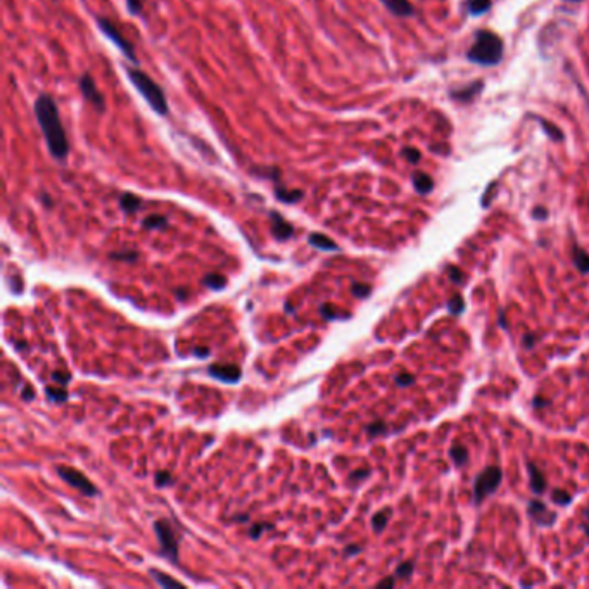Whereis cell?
<instances>
[{"label": "cell", "instance_id": "cell-50", "mask_svg": "<svg viewBox=\"0 0 589 589\" xmlns=\"http://www.w3.org/2000/svg\"><path fill=\"white\" fill-rule=\"evenodd\" d=\"M532 405H534V408H541V406H546V405H550V401H548V399H542V398H539V396H536V398H534V401H532Z\"/></svg>", "mask_w": 589, "mask_h": 589}, {"label": "cell", "instance_id": "cell-18", "mask_svg": "<svg viewBox=\"0 0 589 589\" xmlns=\"http://www.w3.org/2000/svg\"><path fill=\"white\" fill-rule=\"evenodd\" d=\"M251 173L259 176V178L272 180L274 184H280L282 182V171L278 166H254V168H251Z\"/></svg>", "mask_w": 589, "mask_h": 589}, {"label": "cell", "instance_id": "cell-51", "mask_svg": "<svg viewBox=\"0 0 589 589\" xmlns=\"http://www.w3.org/2000/svg\"><path fill=\"white\" fill-rule=\"evenodd\" d=\"M582 531H584L586 536H589V508H588V510H586L584 524H582Z\"/></svg>", "mask_w": 589, "mask_h": 589}, {"label": "cell", "instance_id": "cell-4", "mask_svg": "<svg viewBox=\"0 0 589 589\" xmlns=\"http://www.w3.org/2000/svg\"><path fill=\"white\" fill-rule=\"evenodd\" d=\"M95 23H97V28L101 29L102 35H104L106 38L111 40V43H115L116 47L119 49V52H121V54L125 56V58L128 59L130 62H133V64H139L137 52H135L133 43L130 42V40L126 38V36L123 35L121 32H119V28L111 21V19L104 18V16H97V18H95Z\"/></svg>", "mask_w": 589, "mask_h": 589}, {"label": "cell", "instance_id": "cell-27", "mask_svg": "<svg viewBox=\"0 0 589 589\" xmlns=\"http://www.w3.org/2000/svg\"><path fill=\"white\" fill-rule=\"evenodd\" d=\"M551 501L558 505V507H567L568 503H572V494L564 491V489H553L551 491Z\"/></svg>", "mask_w": 589, "mask_h": 589}, {"label": "cell", "instance_id": "cell-45", "mask_svg": "<svg viewBox=\"0 0 589 589\" xmlns=\"http://www.w3.org/2000/svg\"><path fill=\"white\" fill-rule=\"evenodd\" d=\"M522 341H524V342H522V344H524L525 349H531V348H534V346H536V335L525 334Z\"/></svg>", "mask_w": 589, "mask_h": 589}, {"label": "cell", "instance_id": "cell-23", "mask_svg": "<svg viewBox=\"0 0 589 589\" xmlns=\"http://www.w3.org/2000/svg\"><path fill=\"white\" fill-rule=\"evenodd\" d=\"M142 226L147 230H161V228L168 226V218L163 215H149L142 221Z\"/></svg>", "mask_w": 589, "mask_h": 589}, {"label": "cell", "instance_id": "cell-46", "mask_svg": "<svg viewBox=\"0 0 589 589\" xmlns=\"http://www.w3.org/2000/svg\"><path fill=\"white\" fill-rule=\"evenodd\" d=\"M532 216H534L536 219H546L548 218V211L544 208H541V206H539V208H536L534 211H532Z\"/></svg>", "mask_w": 589, "mask_h": 589}, {"label": "cell", "instance_id": "cell-43", "mask_svg": "<svg viewBox=\"0 0 589 589\" xmlns=\"http://www.w3.org/2000/svg\"><path fill=\"white\" fill-rule=\"evenodd\" d=\"M370 475V470L368 468H363V470H354L351 475H349V481L354 482V481H363L365 477H368Z\"/></svg>", "mask_w": 589, "mask_h": 589}, {"label": "cell", "instance_id": "cell-6", "mask_svg": "<svg viewBox=\"0 0 589 589\" xmlns=\"http://www.w3.org/2000/svg\"><path fill=\"white\" fill-rule=\"evenodd\" d=\"M154 532L161 544V555L168 558L171 564H178V541L173 532L171 525L166 518H159L154 522Z\"/></svg>", "mask_w": 589, "mask_h": 589}, {"label": "cell", "instance_id": "cell-41", "mask_svg": "<svg viewBox=\"0 0 589 589\" xmlns=\"http://www.w3.org/2000/svg\"><path fill=\"white\" fill-rule=\"evenodd\" d=\"M268 529H274V525L272 524H256V525H252L251 529H249V536H251L252 539H259L261 538L263 532L268 531Z\"/></svg>", "mask_w": 589, "mask_h": 589}, {"label": "cell", "instance_id": "cell-49", "mask_svg": "<svg viewBox=\"0 0 589 589\" xmlns=\"http://www.w3.org/2000/svg\"><path fill=\"white\" fill-rule=\"evenodd\" d=\"M209 348H195L194 349V354L199 356V358H208L209 356Z\"/></svg>", "mask_w": 589, "mask_h": 589}, {"label": "cell", "instance_id": "cell-19", "mask_svg": "<svg viewBox=\"0 0 589 589\" xmlns=\"http://www.w3.org/2000/svg\"><path fill=\"white\" fill-rule=\"evenodd\" d=\"M119 208H121V211H125L126 215H133V213H137L139 209L142 208V199L139 197V195L132 194V192H125V194H121V197H119Z\"/></svg>", "mask_w": 589, "mask_h": 589}, {"label": "cell", "instance_id": "cell-3", "mask_svg": "<svg viewBox=\"0 0 589 589\" xmlns=\"http://www.w3.org/2000/svg\"><path fill=\"white\" fill-rule=\"evenodd\" d=\"M503 40L491 29H479L474 43L468 49V61L481 66H496L503 58Z\"/></svg>", "mask_w": 589, "mask_h": 589}, {"label": "cell", "instance_id": "cell-22", "mask_svg": "<svg viewBox=\"0 0 589 589\" xmlns=\"http://www.w3.org/2000/svg\"><path fill=\"white\" fill-rule=\"evenodd\" d=\"M391 515H392L391 508H384V510L377 512V514L372 517V527H374V531L377 532V534H381V532L387 527V522L389 518H391Z\"/></svg>", "mask_w": 589, "mask_h": 589}, {"label": "cell", "instance_id": "cell-36", "mask_svg": "<svg viewBox=\"0 0 589 589\" xmlns=\"http://www.w3.org/2000/svg\"><path fill=\"white\" fill-rule=\"evenodd\" d=\"M402 156H405V159L408 163H411V165H417V163H420L422 154L418 149L415 147H405L402 149Z\"/></svg>", "mask_w": 589, "mask_h": 589}, {"label": "cell", "instance_id": "cell-53", "mask_svg": "<svg viewBox=\"0 0 589 589\" xmlns=\"http://www.w3.org/2000/svg\"><path fill=\"white\" fill-rule=\"evenodd\" d=\"M234 520H237V522H248L249 520V515H239V517H234Z\"/></svg>", "mask_w": 589, "mask_h": 589}, {"label": "cell", "instance_id": "cell-16", "mask_svg": "<svg viewBox=\"0 0 589 589\" xmlns=\"http://www.w3.org/2000/svg\"><path fill=\"white\" fill-rule=\"evenodd\" d=\"M411 182H413L415 191L422 195L431 194L432 189H434V180H432L431 175L424 171H415L413 176H411Z\"/></svg>", "mask_w": 589, "mask_h": 589}, {"label": "cell", "instance_id": "cell-10", "mask_svg": "<svg viewBox=\"0 0 589 589\" xmlns=\"http://www.w3.org/2000/svg\"><path fill=\"white\" fill-rule=\"evenodd\" d=\"M269 226H272V234L277 241L284 242L287 239H291L294 235V226L292 223H289L280 213L277 211H269Z\"/></svg>", "mask_w": 589, "mask_h": 589}, {"label": "cell", "instance_id": "cell-17", "mask_svg": "<svg viewBox=\"0 0 589 589\" xmlns=\"http://www.w3.org/2000/svg\"><path fill=\"white\" fill-rule=\"evenodd\" d=\"M309 245L313 248L320 249V251H339V245L332 241L330 237H327L325 234H318V232H313L308 237Z\"/></svg>", "mask_w": 589, "mask_h": 589}, {"label": "cell", "instance_id": "cell-30", "mask_svg": "<svg viewBox=\"0 0 589 589\" xmlns=\"http://www.w3.org/2000/svg\"><path fill=\"white\" fill-rule=\"evenodd\" d=\"M45 394L51 399L52 402H64L68 399V391L66 389H54V387H45Z\"/></svg>", "mask_w": 589, "mask_h": 589}, {"label": "cell", "instance_id": "cell-15", "mask_svg": "<svg viewBox=\"0 0 589 589\" xmlns=\"http://www.w3.org/2000/svg\"><path fill=\"white\" fill-rule=\"evenodd\" d=\"M527 472H529V479H531L532 492H536V494H542V492L546 491V485H548L544 474H542L534 464H527Z\"/></svg>", "mask_w": 589, "mask_h": 589}, {"label": "cell", "instance_id": "cell-2", "mask_svg": "<svg viewBox=\"0 0 589 589\" xmlns=\"http://www.w3.org/2000/svg\"><path fill=\"white\" fill-rule=\"evenodd\" d=\"M125 71L128 80L132 82V85L135 86V90H137L139 94L144 97V101L149 104V108L158 116H168L169 104L161 85H159L152 76H149L147 73L142 71L139 66H135V68L125 66Z\"/></svg>", "mask_w": 589, "mask_h": 589}, {"label": "cell", "instance_id": "cell-37", "mask_svg": "<svg viewBox=\"0 0 589 589\" xmlns=\"http://www.w3.org/2000/svg\"><path fill=\"white\" fill-rule=\"evenodd\" d=\"M320 313L324 318H327V320H335V318H346V316L349 315H337V309L334 308V306L330 304H324L320 308Z\"/></svg>", "mask_w": 589, "mask_h": 589}, {"label": "cell", "instance_id": "cell-38", "mask_svg": "<svg viewBox=\"0 0 589 589\" xmlns=\"http://www.w3.org/2000/svg\"><path fill=\"white\" fill-rule=\"evenodd\" d=\"M541 123H542V128H544V132H548V135H550L551 139H555V141H562V139H564V133H562L558 128H555V126L551 125L550 121H544V119H541Z\"/></svg>", "mask_w": 589, "mask_h": 589}, {"label": "cell", "instance_id": "cell-14", "mask_svg": "<svg viewBox=\"0 0 589 589\" xmlns=\"http://www.w3.org/2000/svg\"><path fill=\"white\" fill-rule=\"evenodd\" d=\"M482 86H484V83L482 82H474L467 86H461V88H453L451 92H449V95H451L455 101L470 102V101H474L475 95L481 92Z\"/></svg>", "mask_w": 589, "mask_h": 589}, {"label": "cell", "instance_id": "cell-7", "mask_svg": "<svg viewBox=\"0 0 589 589\" xmlns=\"http://www.w3.org/2000/svg\"><path fill=\"white\" fill-rule=\"evenodd\" d=\"M56 472H58V475L62 479V481L68 482L71 488L78 489L82 494L85 496L99 494L97 488L88 481V477H86L85 474H82L80 470H76V468L69 467V465H58V467H56Z\"/></svg>", "mask_w": 589, "mask_h": 589}, {"label": "cell", "instance_id": "cell-11", "mask_svg": "<svg viewBox=\"0 0 589 589\" xmlns=\"http://www.w3.org/2000/svg\"><path fill=\"white\" fill-rule=\"evenodd\" d=\"M209 375L215 378H218V381L226 382V384H234V382L241 381L242 377V370L237 367V365H218V363H213L209 365L208 368Z\"/></svg>", "mask_w": 589, "mask_h": 589}, {"label": "cell", "instance_id": "cell-33", "mask_svg": "<svg viewBox=\"0 0 589 589\" xmlns=\"http://www.w3.org/2000/svg\"><path fill=\"white\" fill-rule=\"evenodd\" d=\"M126 11L132 16H142L144 12V0H125Z\"/></svg>", "mask_w": 589, "mask_h": 589}, {"label": "cell", "instance_id": "cell-48", "mask_svg": "<svg viewBox=\"0 0 589 589\" xmlns=\"http://www.w3.org/2000/svg\"><path fill=\"white\" fill-rule=\"evenodd\" d=\"M396 584V577H387L384 579V581H381L377 584V588H394Z\"/></svg>", "mask_w": 589, "mask_h": 589}, {"label": "cell", "instance_id": "cell-52", "mask_svg": "<svg viewBox=\"0 0 589 589\" xmlns=\"http://www.w3.org/2000/svg\"><path fill=\"white\" fill-rule=\"evenodd\" d=\"M42 199H43V204L47 206V208H51V206H52V201H51V197H49V195H47V194H43V195H42Z\"/></svg>", "mask_w": 589, "mask_h": 589}, {"label": "cell", "instance_id": "cell-13", "mask_svg": "<svg viewBox=\"0 0 589 589\" xmlns=\"http://www.w3.org/2000/svg\"><path fill=\"white\" fill-rule=\"evenodd\" d=\"M274 194L275 197L280 202H284V204H296V202H299L304 197V192H302L301 189H287L282 182L280 184H275Z\"/></svg>", "mask_w": 589, "mask_h": 589}, {"label": "cell", "instance_id": "cell-28", "mask_svg": "<svg viewBox=\"0 0 589 589\" xmlns=\"http://www.w3.org/2000/svg\"><path fill=\"white\" fill-rule=\"evenodd\" d=\"M415 570V564L411 560H406L402 562V564H399L398 567H396L394 572V577L396 579H410L411 575H413Z\"/></svg>", "mask_w": 589, "mask_h": 589}, {"label": "cell", "instance_id": "cell-12", "mask_svg": "<svg viewBox=\"0 0 589 589\" xmlns=\"http://www.w3.org/2000/svg\"><path fill=\"white\" fill-rule=\"evenodd\" d=\"M381 2L391 14L398 16V18H410L415 12L410 0H381Z\"/></svg>", "mask_w": 589, "mask_h": 589}, {"label": "cell", "instance_id": "cell-42", "mask_svg": "<svg viewBox=\"0 0 589 589\" xmlns=\"http://www.w3.org/2000/svg\"><path fill=\"white\" fill-rule=\"evenodd\" d=\"M51 377H52V381L58 382V384H61V385H66L69 381H71V375H69L68 372H54Z\"/></svg>", "mask_w": 589, "mask_h": 589}, {"label": "cell", "instance_id": "cell-1", "mask_svg": "<svg viewBox=\"0 0 589 589\" xmlns=\"http://www.w3.org/2000/svg\"><path fill=\"white\" fill-rule=\"evenodd\" d=\"M33 112L52 158L56 161H66L69 156V141L56 99L49 94H40L33 104Z\"/></svg>", "mask_w": 589, "mask_h": 589}, {"label": "cell", "instance_id": "cell-35", "mask_svg": "<svg viewBox=\"0 0 589 589\" xmlns=\"http://www.w3.org/2000/svg\"><path fill=\"white\" fill-rule=\"evenodd\" d=\"M446 274H448L449 280L455 282V284H461V282H464V272H461L458 266H455V265L446 266Z\"/></svg>", "mask_w": 589, "mask_h": 589}, {"label": "cell", "instance_id": "cell-20", "mask_svg": "<svg viewBox=\"0 0 589 589\" xmlns=\"http://www.w3.org/2000/svg\"><path fill=\"white\" fill-rule=\"evenodd\" d=\"M572 261L581 274H589V252L577 244L572 245Z\"/></svg>", "mask_w": 589, "mask_h": 589}, {"label": "cell", "instance_id": "cell-26", "mask_svg": "<svg viewBox=\"0 0 589 589\" xmlns=\"http://www.w3.org/2000/svg\"><path fill=\"white\" fill-rule=\"evenodd\" d=\"M202 284H204L206 287L213 289V291H221L226 285V278L219 274H209L202 278Z\"/></svg>", "mask_w": 589, "mask_h": 589}, {"label": "cell", "instance_id": "cell-40", "mask_svg": "<svg viewBox=\"0 0 589 589\" xmlns=\"http://www.w3.org/2000/svg\"><path fill=\"white\" fill-rule=\"evenodd\" d=\"M154 482H156V485H158V488H166V485L171 484V474H169V472H166V470L158 472V474L154 475Z\"/></svg>", "mask_w": 589, "mask_h": 589}, {"label": "cell", "instance_id": "cell-39", "mask_svg": "<svg viewBox=\"0 0 589 589\" xmlns=\"http://www.w3.org/2000/svg\"><path fill=\"white\" fill-rule=\"evenodd\" d=\"M394 382L399 385V387H408V385H413L415 384V375L411 374H398L394 377Z\"/></svg>", "mask_w": 589, "mask_h": 589}, {"label": "cell", "instance_id": "cell-44", "mask_svg": "<svg viewBox=\"0 0 589 589\" xmlns=\"http://www.w3.org/2000/svg\"><path fill=\"white\" fill-rule=\"evenodd\" d=\"M21 398L25 399V401H33V398H35V391H33L32 385H25V387H23Z\"/></svg>", "mask_w": 589, "mask_h": 589}, {"label": "cell", "instance_id": "cell-29", "mask_svg": "<svg viewBox=\"0 0 589 589\" xmlns=\"http://www.w3.org/2000/svg\"><path fill=\"white\" fill-rule=\"evenodd\" d=\"M448 309H449V313H451V315H455V316H458L460 313H464V309H465L464 298H461L460 294H453L451 299H449V302H448Z\"/></svg>", "mask_w": 589, "mask_h": 589}, {"label": "cell", "instance_id": "cell-24", "mask_svg": "<svg viewBox=\"0 0 589 589\" xmlns=\"http://www.w3.org/2000/svg\"><path fill=\"white\" fill-rule=\"evenodd\" d=\"M151 575L158 581L159 586H163V588H185L184 582L176 581V579L169 577L168 574H163L161 570H156V568L154 570H151Z\"/></svg>", "mask_w": 589, "mask_h": 589}, {"label": "cell", "instance_id": "cell-54", "mask_svg": "<svg viewBox=\"0 0 589 589\" xmlns=\"http://www.w3.org/2000/svg\"><path fill=\"white\" fill-rule=\"evenodd\" d=\"M570 2H579V0H570Z\"/></svg>", "mask_w": 589, "mask_h": 589}, {"label": "cell", "instance_id": "cell-8", "mask_svg": "<svg viewBox=\"0 0 589 589\" xmlns=\"http://www.w3.org/2000/svg\"><path fill=\"white\" fill-rule=\"evenodd\" d=\"M78 88L80 92H82L83 99H85L86 102H90V104L94 106L95 109H97L99 112H104L106 111V97L104 94L101 92V88L97 86V83H95L94 76L90 75V73H83L82 76L78 78Z\"/></svg>", "mask_w": 589, "mask_h": 589}, {"label": "cell", "instance_id": "cell-31", "mask_svg": "<svg viewBox=\"0 0 589 589\" xmlns=\"http://www.w3.org/2000/svg\"><path fill=\"white\" fill-rule=\"evenodd\" d=\"M109 258L116 259V261H135V259L139 258V252L137 251H118V252H111L109 254Z\"/></svg>", "mask_w": 589, "mask_h": 589}, {"label": "cell", "instance_id": "cell-34", "mask_svg": "<svg viewBox=\"0 0 589 589\" xmlns=\"http://www.w3.org/2000/svg\"><path fill=\"white\" fill-rule=\"evenodd\" d=\"M351 292L356 296V298L363 299V298H367V296H370L372 285L359 284V282H354V284L351 285Z\"/></svg>", "mask_w": 589, "mask_h": 589}, {"label": "cell", "instance_id": "cell-32", "mask_svg": "<svg viewBox=\"0 0 589 589\" xmlns=\"http://www.w3.org/2000/svg\"><path fill=\"white\" fill-rule=\"evenodd\" d=\"M385 432H387V427H385V424L382 420L372 422V424L367 427V434L370 435V437H377V435H384Z\"/></svg>", "mask_w": 589, "mask_h": 589}, {"label": "cell", "instance_id": "cell-47", "mask_svg": "<svg viewBox=\"0 0 589 589\" xmlns=\"http://www.w3.org/2000/svg\"><path fill=\"white\" fill-rule=\"evenodd\" d=\"M359 551H361V546H358V544H349L344 550V555L346 557H351V555H358Z\"/></svg>", "mask_w": 589, "mask_h": 589}, {"label": "cell", "instance_id": "cell-21", "mask_svg": "<svg viewBox=\"0 0 589 589\" xmlns=\"http://www.w3.org/2000/svg\"><path fill=\"white\" fill-rule=\"evenodd\" d=\"M449 457H451L453 464L457 465V467H464V465L468 464V449L465 448L464 444H453L451 448H449Z\"/></svg>", "mask_w": 589, "mask_h": 589}, {"label": "cell", "instance_id": "cell-25", "mask_svg": "<svg viewBox=\"0 0 589 589\" xmlns=\"http://www.w3.org/2000/svg\"><path fill=\"white\" fill-rule=\"evenodd\" d=\"M467 8L472 16H481L491 9V0H467Z\"/></svg>", "mask_w": 589, "mask_h": 589}, {"label": "cell", "instance_id": "cell-5", "mask_svg": "<svg viewBox=\"0 0 589 589\" xmlns=\"http://www.w3.org/2000/svg\"><path fill=\"white\" fill-rule=\"evenodd\" d=\"M503 482V470L500 467H488L475 477L474 503L481 505L485 498L494 494Z\"/></svg>", "mask_w": 589, "mask_h": 589}, {"label": "cell", "instance_id": "cell-9", "mask_svg": "<svg viewBox=\"0 0 589 589\" xmlns=\"http://www.w3.org/2000/svg\"><path fill=\"white\" fill-rule=\"evenodd\" d=\"M527 514L539 527H551L557 522V514L551 512L546 505L539 500H531L527 503Z\"/></svg>", "mask_w": 589, "mask_h": 589}]
</instances>
